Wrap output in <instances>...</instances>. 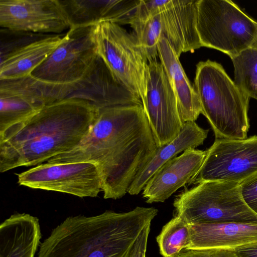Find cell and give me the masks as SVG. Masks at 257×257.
<instances>
[{
	"mask_svg": "<svg viewBox=\"0 0 257 257\" xmlns=\"http://www.w3.org/2000/svg\"><path fill=\"white\" fill-rule=\"evenodd\" d=\"M99 109L66 98L45 106L25 121L0 134V172L41 164L77 146L89 132Z\"/></svg>",
	"mask_w": 257,
	"mask_h": 257,
	"instance_id": "obj_2",
	"label": "cell"
},
{
	"mask_svg": "<svg viewBox=\"0 0 257 257\" xmlns=\"http://www.w3.org/2000/svg\"><path fill=\"white\" fill-rule=\"evenodd\" d=\"M69 85L40 80L32 75L0 80V134L29 119L45 106L66 98Z\"/></svg>",
	"mask_w": 257,
	"mask_h": 257,
	"instance_id": "obj_9",
	"label": "cell"
},
{
	"mask_svg": "<svg viewBox=\"0 0 257 257\" xmlns=\"http://www.w3.org/2000/svg\"><path fill=\"white\" fill-rule=\"evenodd\" d=\"M41 238L37 217L15 213L0 224V257H35Z\"/></svg>",
	"mask_w": 257,
	"mask_h": 257,
	"instance_id": "obj_19",
	"label": "cell"
},
{
	"mask_svg": "<svg viewBox=\"0 0 257 257\" xmlns=\"http://www.w3.org/2000/svg\"><path fill=\"white\" fill-rule=\"evenodd\" d=\"M206 151L190 148L168 161L159 169L143 189L147 203L164 202L179 188L188 183L199 171Z\"/></svg>",
	"mask_w": 257,
	"mask_h": 257,
	"instance_id": "obj_16",
	"label": "cell"
},
{
	"mask_svg": "<svg viewBox=\"0 0 257 257\" xmlns=\"http://www.w3.org/2000/svg\"><path fill=\"white\" fill-rule=\"evenodd\" d=\"M64 35H47L1 57L0 80L31 75L60 45Z\"/></svg>",
	"mask_w": 257,
	"mask_h": 257,
	"instance_id": "obj_21",
	"label": "cell"
},
{
	"mask_svg": "<svg viewBox=\"0 0 257 257\" xmlns=\"http://www.w3.org/2000/svg\"><path fill=\"white\" fill-rule=\"evenodd\" d=\"M196 28L202 47L231 59L257 40V22L230 0H198Z\"/></svg>",
	"mask_w": 257,
	"mask_h": 257,
	"instance_id": "obj_7",
	"label": "cell"
},
{
	"mask_svg": "<svg viewBox=\"0 0 257 257\" xmlns=\"http://www.w3.org/2000/svg\"><path fill=\"white\" fill-rule=\"evenodd\" d=\"M195 1L141 0L130 24L136 44L148 62L158 56V44L165 38L177 55L202 47L196 28Z\"/></svg>",
	"mask_w": 257,
	"mask_h": 257,
	"instance_id": "obj_4",
	"label": "cell"
},
{
	"mask_svg": "<svg viewBox=\"0 0 257 257\" xmlns=\"http://www.w3.org/2000/svg\"><path fill=\"white\" fill-rule=\"evenodd\" d=\"M193 87L202 114L207 119L215 139H246L249 128V100L222 66L210 60L196 66Z\"/></svg>",
	"mask_w": 257,
	"mask_h": 257,
	"instance_id": "obj_5",
	"label": "cell"
},
{
	"mask_svg": "<svg viewBox=\"0 0 257 257\" xmlns=\"http://www.w3.org/2000/svg\"><path fill=\"white\" fill-rule=\"evenodd\" d=\"M239 184L206 181L185 188L174 200L175 215L189 224L257 223V214L244 200Z\"/></svg>",
	"mask_w": 257,
	"mask_h": 257,
	"instance_id": "obj_6",
	"label": "cell"
},
{
	"mask_svg": "<svg viewBox=\"0 0 257 257\" xmlns=\"http://www.w3.org/2000/svg\"><path fill=\"white\" fill-rule=\"evenodd\" d=\"M98 55L115 78L143 100L149 75V62L136 41L119 25L103 22L92 26Z\"/></svg>",
	"mask_w": 257,
	"mask_h": 257,
	"instance_id": "obj_8",
	"label": "cell"
},
{
	"mask_svg": "<svg viewBox=\"0 0 257 257\" xmlns=\"http://www.w3.org/2000/svg\"><path fill=\"white\" fill-rule=\"evenodd\" d=\"M20 185L59 192L80 198L95 197L102 192L97 166L89 162L37 165L17 174Z\"/></svg>",
	"mask_w": 257,
	"mask_h": 257,
	"instance_id": "obj_12",
	"label": "cell"
},
{
	"mask_svg": "<svg viewBox=\"0 0 257 257\" xmlns=\"http://www.w3.org/2000/svg\"><path fill=\"white\" fill-rule=\"evenodd\" d=\"M231 59L234 82L250 98L257 100V40Z\"/></svg>",
	"mask_w": 257,
	"mask_h": 257,
	"instance_id": "obj_24",
	"label": "cell"
},
{
	"mask_svg": "<svg viewBox=\"0 0 257 257\" xmlns=\"http://www.w3.org/2000/svg\"><path fill=\"white\" fill-rule=\"evenodd\" d=\"M190 224V239L185 249H234L257 242V223L220 222Z\"/></svg>",
	"mask_w": 257,
	"mask_h": 257,
	"instance_id": "obj_18",
	"label": "cell"
},
{
	"mask_svg": "<svg viewBox=\"0 0 257 257\" xmlns=\"http://www.w3.org/2000/svg\"><path fill=\"white\" fill-rule=\"evenodd\" d=\"M158 148L143 104L116 105L99 109L81 142L46 162L94 163L101 176L103 198L117 199L127 193Z\"/></svg>",
	"mask_w": 257,
	"mask_h": 257,
	"instance_id": "obj_1",
	"label": "cell"
},
{
	"mask_svg": "<svg viewBox=\"0 0 257 257\" xmlns=\"http://www.w3.org/2000/svg\"><path fill=\"white\" fill-rule=\"evenodd\" d=\"M67 98L87 101L98 109L120 105L142 104L141 100L119 82L98 55L84 75L70 84Z\"/></svg>",
	"mask_w": 257,
	"mask_h": 257,
	"instance_id": "obj_15",
	"label": "cell"
},
{
	"mask_svg": "<svg viewBox=\"0 0 257 257\" xmlns=\"http://www.w3.org/2000/svg\"><path fill=\"white\" fill-rule=\"evenodd\" d=\"M97 56L92 26L71 28L60 45L31 75L49 83L71 84L84 75Z\"/></svg>",
	"mask_w": 257,
	"mask_h": 257,
	"instance_id": "obj_11",
	"label": "cell"
},
{
	"mask_svg": "<svg viewBox=\"0 0 257 257\" xmlns=\"http://www.w3.org/2000/svg\"><path fill=\"white\" fill-rule=\"evenodd\" d=\"M70 28L109 22L130 24L141 0H59Z\"/></svg>",
	"mask_w": 257,
	"mask_h": 257,
	"instance_id": "obj_17",
	"label": "cell"
},
{
	"mask_svg": "<svg viewBox=\"0 0 257 257\" xmlns=\"http://www.w3.org/2000/svg\"><path fill=\"white\" fill-rule=\"evenodd\" d=\"M158 212L153 207L137 206L126 212L68 217L41 242L37 257H128Z\"/></svg>",
	"mask_w": 257,
	"mask_h": 257,
	"instance_id": "obj_3",
	"label": "cell"
},
{
	"mask_svg": "<svg viewBox=\"0 0 257 257\" xmlns=\"http://www.w3.org/2000/svg\"><path fill=\"white\" fill-rule=\"evenodd\" d=\"M0 26L39 34H59L70 29L59 0H0Z\"/></svg>",
	"mask_w": 257,
	"mask_h": 257,
	"instance_id": "obj_14",
	"label": "cell"
},
{
	"mask_svg": "<svg viewBox=\"0 0 257 257\" xmlns=\"http://www.w3.org/2000/svg\"><path fill=\"white\" fill-rule=\"evenodd\" d=\"M190 235V224L175 215L156 237L160 254L163 257H176L187 247Z\"/></svg>",
	"mask_w": 257,
	"mask_h": 257,
	"instance_id": "obj_23",
	"label": "cell"
},
{
	"mask_svg": "<svg viewBox=\"0 0 257 257\" xmlns=\"http://www.w3.org/2000/svg\"><path fill=\"white\" fill-rule=\"evenodd\" d=\"M151 223L148 224L136 240L128 257H146Z\"/></svg>",
	"mask_w": 257,
	"mask_h": 257,
	"instance_id": "obj_27",
	"label": "cell"
},
{
	"mask_svg": "<svg viewBox=\"0 0 257 257\" xmlns=\"http://www.w3.org/2000/svg\"><path fill=\"white\" fill-rule=\"evenodd\" d=\"M256 174V135L244 139H215L188 186L206 181L240 183Z\"/></svg>",
	"mask_w": 257,
	"mask_h": 257,
	"instance_id": "obj_10",
	"label": "cell"
},
{
	"mask_svg": "<svg viewBox=\"0 0 257 257\" xmlns=\"http://www.w3.org/2000/svg\"><path fill=\"white\" fill-rule=\"evenodd\" d=\"M208 133L209 130L200 127L195 121L184 122L180 133L174 140L158 147L153 158L137 176L127 193L132 195L139 194L152 176L163 165L180 153L203 145Z\"/></svg>",
	"mask_w": 257,
	"mask_h": 257,
	"instance_id": "obj_22",
	"label": "cell"
},
{
	"mask_svg": "<svg viewBox=\"0 0 257 257\" xmlns=\"http://www.w3.org/2000/svg\"><path fill=\"white\" fill-rule=\"evenodd\" d=\"M239 257H257V242L234 248Z\"/></svg>",
	"mask_w": 257,
	"mask_h": 257,
	"instance_id": "obj_28",
	"label": "cell"
},
{
	"mask_svg": "<svg viewBox=\"0 0 257 257\" xmlns=\"http://www.w3.org/2000/svg\"><path fill=\"white\" fill-rule=\"evenodd\" d=\"M239 185L244 200L257 214V174L240 183Z\"/></svg>",
	"mask_w": 257,
	"mask_h": 257,
	"instance_id": "obj_26",
	"label": "cell"
},
{
	"mask_svg": "<svg viewBox=\"0 0 257 257\" xmlns=\"http://www.w3.org/2000/svg\"><path fill=\"white\" fill-rule=\"evenodd\" d=\"M158 54L176 95L184 122L195 121L202 113L198 96L186 75L179 57L165 38L158 44Z\"/></svg>",
	"mask_w": 257,
	"mask_h": 257,
	"instance_id": "obj_20",
	"label": "cell"
},
{
	"mask_svg": "<svg viewBox=\"0 0 257 257\" xmlns=\"http://www.w3.org/2000/svg\"><path fill=\"white\" fill-rule=\"evenodd\" d=\"M142 104L158 147L174 140L184 122L176 95L161 62H149V75Z\"/></svg>",
	"mask_w": 257,
	"mask_h": 257,
	"instance_id": "obj_13",
	"label": "cell"
},
{
	"mask_svg": "<svg viewBox=\"0 0 257 257\" xmlns=\"http://www.w3.org/2000/svg\"><path fill=\"white\" fill-rule=\"evenodd\" d=\"M176 257H239L234 249H184Z\"/></svg>",
	"mask_w": 257,
	"mask_h": 257,
	"instance_id": "obj_25",
	"label": "cell"
}]
</instances>
